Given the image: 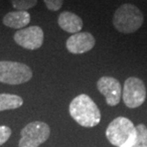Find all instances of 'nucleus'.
Here are the masks:
<instances>
[{
    "label": "nucleus",
    "instance_id": "1",
    "mask_svg": "<svg viewBox=\"0 0 147 147\" xmlns=\"http://www.w3.org/2000/svg\"><path fill=\"white\" fill-rule=\"evenodd\" d=\"M69 113L83 127H95L101 119L98 105L86 94H81L73 99L69 105Z\"/></svg>",
    "mask_w": 147,
    "mask_h": 147
},
{
    "label": "nucleus",
    "instance_id": "2",
    "mask_svg": "<svg viewBox=\"0 0 147 147\" xmlns=\"http://www.w3.org/2000/svg\"><path fill=\"white\" fill-rule=\"evenodd\" d=\"M105 135L112 145L132 147L137 138L136 126L127 117H117L108 125Z\"/></svg>",
    "mask_w": 147,
    "mask_h": 147
},
{
    "label": "nucleus",
    "instance_id": "3",
    "mask_svg": "<svg viewBox=\"0 0 147 147\" xmlns=\"http://www.w3.org/2000/svg\"><path fill=\"white\" fill-rule=\"evenodd\" d=\"M144 17L142 11L135 5L123 4L115 11L113 25L119 33L132 34L142 27Z\"/></svg>",
    "mask_w": 147,
    "mask_h": 147
},
{
    "label": "nucleus",
    "instance_id": "4",
    "mask_svg": "<svg viewBox=\"0 0 147 147\" xmlns=\"http://www.w3.org/2000/svg\"><path fill=\"white\" fill-rule=\"evenodd\" d=\"M33 78V72L28 65L16 61H0V82L19 85Z\"/></svg>",
    "mask_w": 147,
    "mask_h": 147
},
{
    "label": "nucleus",
    "instance_id": "5",
    "mask_svg": "<svg viewBox=\"0 0 147 147\" xmlns=\"http://www.w3.org/2000/svg\"><path fill=\"white\" fill-rule=\"evenodd\" d=\"M51 130L49 125L42 121L29 123L20 132L21 139L18 147H38L49 139Z\"/></svg>",
    "mask_w": 147,
    "mask_h": 147
},
{
    "label": "nucleus",
    "instance_id": "6",
    "mask_svg": "<svg viewBox=\"0 0 147 147\" xmlns=\"http://www.w3.org/2000/svg\"><path fill=\"white\" fill-rule=\"evenodd\" d=\"M146 98V87L142 79L136 76L128 78L124 82L122 99L128 108L135 109L143 104Z\"/></svg>",
    "mask_w": 147,
    "mask_h": 147
},
{
    "label": "nucleus",
    "instance_id": "7",
    "mask_svg": "<svg viewBox=\"0 0 147 147\" xmlns=\"http://www.w3.org/2000/svg\"><path fill=\"white\" fill-rule=\"evenodd\" d=\"M16 43L27 50L39 49L44 41V32L38 26L20 29L13 36Z\"/></svg>",
    "mask_w": 147,
    "mask_h": 147
},
{
    "label": "nucleus",
    "instance_id": "8",
    "mask_svg": "<svg viewBox=\"0 0 147 147\" xmlns=\"http://www.w3.org/2000/svg\"><path fill=\"white\" fill-rule=\"evenodd\" d=\"M96 88L99 93L105 96L106 103L109 106H116L119 103L122 89L117 78L112 76H102L96 82Z\"/></svg>",
    "mask_w": 147,
    "mask_h": 147
},
{
    "label": "nucleus",
    "instance_id": "9",
    "mask_svg": "<svg viewBox=\"0 0 147 147\" xmlns=\"http://www.w3.org/2000/svg\"><path fill=\"white\" fill-rule=\"evenodd\" d=\"M96 44V39L92 34L79 32L74 34L66 41L67 50L74 55H80L91 51Z\"/></svg>",
    "mask_w": 147,
    "mask_h": 147
},
{
    "label": "nucleus",
    "instance_id": "10",
    "mask_svg": "<svg viewBox=\"0 0 147 147\" xmlns=\"http://www.w3.org/2000/svg\"><path fill=\"white\" fill-rule=\"evenodd\" d=\"M58 26L63 31L70 34H76L81 31L83 27V21L78 16L71 11H62L57 19Z\"/></svg>",
    "mask_w": 147,
    "mask_h": 147
},
{
    "label": "nucleus",
    "instance_id": "11",
    "mask_svg": "<svg viewBox=\"0 0 147 147\" xmlns=\"http://www.w3.org/2000/svg\"><path fill=\"white\" fill-rule=\"evenodd\" d=\"M31 21V14L27 11H10L3 17V24L9 28L23 29Z\"/></svg>",
    "mask_w": 147,
    "mask_h": 147
},
{
    "label": "nucleus",
    "instance_id": "12",
    "mask_svg": "<svg viewBox=\"0 0 147 147\" xmlns=\"http://www.w3.org/2000/svg\"><path fill=\"white\" fill-rule=\"evenodd\" d=\"M23 104L21 96L13 94H0V112L5 110H13Z\"/></svg>",
    "mask_w": 147,
    "mask_h": 147
},
{
    "label": "nucleus",
    "instance_id": "13",
    "mask_svg": "<svg viewBox=\"0 0 147 147\" xmlns=\"http://www.w3.org/2000/svg\"><path fill=\"white\" fill-rule=\"evenodd\" d=\"M137 138L132 147H147V127L144 124L136 126Z\"/></svg>",
    "mask_w": 147,
    "mask_h": 147
},
{
    "label": "nucleus",
    "instance_id": "14",
    "mask_svg": "<svg viewBox=\"0 0 147 147\" xmlns=\"http://www.w3.org/2000/svg\"><path fill=\"white\" fill-rule=\"evenodd\" d=\"M11 3L17 11H28L37 4V0H11Z\"/></svg>",
    "mask_w": 147,
    "mask_h": 147
},
{
    "label": "nucleus",
    "instance_id": "15",
    "mask_svg": "<svg viewBox=\"0 0 147 147\" xmlns=\"http://www.w3.org/2000/svg\"><path fill=\"white\" fill-rule=\"evenodd\" d=\"M11 135V130L10 127L6 125H0V146L8 142Z\"/></svg>",
    "mask_w": 147,
    "mask_h": 147
},
{
    "label": "nucleus",
    "instance_id": "16",
    "mask_svg": "<svg viewBox=\"0 0 147 147\" xmlns=\"http://www.w3.org/2000/svg\"><path fill=\"white\" fill-rule=\"evenodd\" d=\"M48 10L52 11H57L60 10L63 5V0H43Z\"/></svg>",
    "mask_w": 147,
    "mask_h": 147
}]
</instances>
